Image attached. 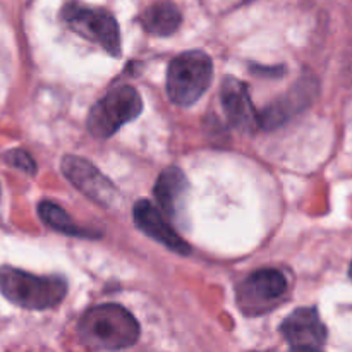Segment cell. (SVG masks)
Segmentation results:
<instances>
[{
  "label": "cell",
  "instance_id": "3",
  "mask_svg": "<svg viewBox=\"0 0 352 352\" xmlns=\"http://www.w3.org/2000/svg\"><path fill=\"white\" fill-rule=\"evenodd\" d=\"M212 79V58L201 50L184 52L168 64L167 95L175 105L191 107L205 95Z\"/></svg>",
  "mask_w": 352,
  "mask_h": 352
},
{
  "label": "cell",
  "instance_id": "8",
  "mask_svg": "<svg viewBox=\"0 0 352 352\" xmlns=\"http://www.w3.org/2000/svg\"><path fill=\"white\" fill-rule=\"evenodd\" d=\"M289 347L296 351H320L325 346L327 329L315 308H299L280 327Z\"/></svg>",
  "mask_w": 352,
  "mask_h": 352
},
{
  "label": "cell",
  "instance_id": "13",
  "mask_svg": "<svg viewBox=\"0 0 352 352\" xmlns=\"http://www.w3.org/2000/svg\"><path fill=\"white\" fill-rule=\"evenodd\" d=\"M38 213H40V219L43 220L45 226L57 230V232L67 234V236H91L89 232L82 230L81 227L76 226L74 220L71 219V215H69L65 210H62L58 205H55V203L52 201L40 203V206H38Z\"/></svg>",
  "mask_w": 352,
  "mask_h": 352
},
{
  "label": "cell",
  "instance_id": "9",
  "mask_svg": "<svg viewBox=\"0 0 352 352\" xmlns=\"http://www.w3.org/2000/svg\"><path fill=\"white\" fill-rule=\"evenodd\" d=\"M246 82L236 78H226L220 88V102L223 112L234 127L246 133H253L260 127V113L251 102Z\"/></svg>",
  "mask_w": 352,
  "mask_h": 352
},
{
  "label": "cell",
  "instance_id": "4",
  "mask_svg": "<svg viewBox=\"0 0 352 352\" xmlns=\"http://www.w3.org/2000/svg\"><path fill=\"white\" fill-rule=\"evenodd\" d=\"M143 112V100L138 89L120 86L107 93L93 105L88 116V131L96 138L113 136L127 122Z\"/></svg>",
  "mask_w": 352,
  "mask_h": 352
},
{
  "label": "cell",
  "instance_id": "7",
  "mask_svg": "<svg viewBox=\"0 0 352 352\" xmlns=\"http://www.w3.org/2000/svg\"><path fill=\"white\" fill-rule=\"evenodd\" d=\"M287 291V280L278 270H258L243 282L239 305L246 313H263L280 301Z\"/></svg>",
  "mask_w": 352,
  "mask_h": 352
},
{
  "label": "cell",
  "instance_id": "6",
  "mask_svg": "<svg viewBox=\"0 0 352 352\" xmlns=\"http://www.w3.org/2000/svg\"><path fill=\"white\" fill-rule=\"evenodd\" d=\"M62 172L78 191L102 206H112L117 199V189L98 168L88 160L74 155L62 158Z\"/></svg>",
  "mask_w": 352,
  "mask_h": 352
},
{
  "label": "cell",
  "instance_id": "2",
  "mask_svg": "<svg viewBox=\"0 0 352 352\" xmlns=\"http://www.w3.org/2000/svg\"><path fill=\"white\" fill-rule=\"evenodd\" d=\"M0 292L14 305L26 309H48L62 302L67 282L62 277H40L12 267H0Z\"/></svg>",
  "mask_w": 352,
  "mask_h": 352
},
{
  "label": "cell",
  "instance_id": "10",
  "mask_svg": "<svg viewBox=\"0 0 352 352\" xmlns=\"http://www.w3.org/2000/svg\"><path fill=\"white\" fill-rule=\"evenodd\" d=\"M133 219L134 222H136V226L140 227L146 236H150L151 239L164 244V246L168 248L170 251L184 254V256L191 253V248H189L188 243L175 232L174 227L167 222V219L164 217V212H160L157 206L151 205L146 199H141V201H138L136 205H134Z\"/></svg>",
  "mask_w": 352,
  "mask_h": 352
},
{
  "label": "cell",
  "instance_id": "15",
  "mask_svg": "<svg viewBox=\"0 0 352 352\" xmlns=\"http://www.w3.org/2000/svg\"><path fill=\"white\" fill-rule=\"evenodd\" d=\"M349 277H351V280H352V263H351V267H349Z\"/></svg>",
  "mask_w": 352,
  "mask_h": 352
},
{
  "label": "cell",
  "instance_id": "5",
  "mask_svg": "<svg viewBox=\"0 0 352 352\" xmlns=\"http://www.w3.org/2000/svg\"><path fill=\"white\" fill-rule=\"evenodd\" d=\"M60 17L74 33L100 45L113 57H119L122 52L119 26L109 10L82 6L79 2H69L62 7Z\"/></svg>",
  "mask_w": 352,
  "mask_h": 352
},
{
  "label": "cell",
  "instance_id": "14",
  "mask_svg": "<svg viewBox=\"0 0 352 352\" xmlns=\"http://www.w3.org/2000/svg\"><path fill=\"white\" fill-rule=\"evenodd\" d=\"M7 162H9L10 165H14V167L28 172V174H34V170H36V165H34L33 158H31L30 155L23 150L10 151V153L7 155Z\"/></svg>",
  "mask_w": 352,
  "mask_h": 352
},
{
  "label": "cell",
  "instance_id": "1",
  "mask_svg": "<svg viewBox=\"0 0 352 352\" xmlns=\"http://www.w3.org/2000/svg\"><path fill=\"white\" fill-rule=\"evenodd\" d=\"M136 318L119 305L89 308L78 323L79 340L89 349L119 351L134 346L140 339Z\"/></svg>",
  "mask_w": 352,
  "mask_h": 352
},
{
  "label": "cell",
  "instance_id": "11",
  "mask_svg": "<svg viewBox=\"0 0 352 352\" xmlns=\"http://www.w3.org/2000/svg\"><path fill=\"white\" fill-rule=\"evenodd\" d=\"M188 179H186L184 172L181 168L168 167L158 175L153 192L165 215H177L182 206V201H184L186 192H188Z\"/></svg>",
  "mask_w": 352,
  "mask_h": 352
},
{
  "label": "cell",
  "instance_id": "12",
  "mask_svg": "<svg viewBox=\"0 0 352 352\" xmlns=\"http://www.w3.org/2000/svg\"><path fill=\"white\" fill-rule=\"evenodd\" d=\"M181 10L177 6L168 0H160L144 9V12L140 16V23L144 31L157 36H170L181 26Z\"/></svg>",
  "mask_w": 352,
  "mask_h": 352
}]
</instances>
